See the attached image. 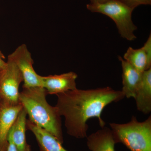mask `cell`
Segmentation results:
<instances>
[{"label":"cell","instance_id":"2","mask_svg":"<svg viewBox=\"0 0 151 151\" xmlns=\"http://www.w3.org/2000/svg\"><path fill=\"white\" fill-rule=\"evenodd\" d=\"M47 93L42 86L24 88L19 93L20 103L27 113L29 120L63 143L61 116L56 107L46 100Z\"/></svg>","mask_w":151,"mask_h":151},{"label":"cell","instance_id":"4","mask_svg":"<svg viewBox=\"0 0 151 151\" xmlns=\"http://www.w3.org/2000/svg\"><path fill=\"white\" fill-rule=\"evenodd\" d=\"M86 6L92 12L103 14L111 18L115 22L122 37L129 41L137 38L134 32L137 27L132 19L134 9L119 0H110L103 4L89 3Z\"/></svg>","mask_w":151,"mask_h":151},{"label":"cell","instance_id":"9","mask_svg":"<svg viewBox=\"0 0 151 151\" xmlns=\"http://www.w3.org/2000/svg\"><path fill=\"white\" fill-rule=\"evenodd\" d=\"M124 59L133 67L143 72L151 68V36L140 48L129 47L124 55Z\"/></svg>","mask_w":151,"mask_h":151},{"label":"cell","instance_id":"12","mask_svg":"<svg viewBox=\"0 0 151 151\" xmlns=\"http://www.w3.org/2000/svg\"><path fill=\"white\" fill-rule=\"evenodd\" d=\"M87 147L91 151H115L116 144L111 129L104 127L87 137Z\"/></svg>","mask_w":151,"mask_h":151},{"label":"cell","instance_id":"5","mask_svg":"<svg viewBox=\"0 0 151 151\" xmlns=\"http://www.w3.org/2000/svg\"><path fill=\"white\" fill-rule=\"evenodd\" d=\"M23 78L18 68L8 58L0 76V95L4 103L11 105L21 104L19 87Z\"/></svg>","mask_w":151,"mask_h":151},{"label":"cell","instance_id":"14","mask_svg":"<svg viewBox=\"0 0 151 151\" xmlns=\"http://www.w3.org/2000/svg\"><path fill=\"white\" fill-rule=\"evenodd\" d=\"M27 116L23 107L9 134L18 151H31L30 146L27 142L26 137Z\"/></svg>","mask_w":151,"mask_h":151},{"label":"cell","instance_id":"20","mask_svg":"<svg viewBox=\"0 0 151 151\" xmlns=\"http://www.w3.org/2000/svg\"><path fill=\"white\" fill-rule=\"evenodd\" d=\"M2 71H1V72H0V76H1V73Z\"/></svg>","mask_w":151,"mask_h":151},{"label":"cell","instance_id":"7","mask_svg":"<svg viewBox=\"0 0 151 151\" xmlns=\"http://www.w3.org/2000/svg\"><path fill=\"white\" fill-rule=\"evenodd\" d=\"M78 76L70 71L59 74L42 76V87L47 94L51 95L64 93L77 89L76 80Z\"/></svg>","mask_w":151,"mask_h":151},{"label":"cell","instance_id":"6","mask_svg":"<svg viewBox=\"0 0 151 151\" xmlns=\"http://www.w3.org/2000/svg\"><path fill=\"white\" fill-rule=\"evenodd\" d=\"M16 64L23 78L24 88L42 86V76L38 75L34 69L33 60L26 45L18 47L9 56Z\"/></svg>","mask_w":151,"mask_h":151},{"label":"cell","instance_id":"13","mask_svg":"<svg viewBox=\"0 0 151 151\" xmlns=\"http://www.w3.org/2000/svg\"><path fill=\"white\" fill-rule=\"evenodd\" d=\"M137 109L144 114L151 112V68L144 71L134 97Z\"/></svg>","mask_w":151,"mask_h":151},{"label":"cell","instance_id":"15","mask_svg":"<svg viewBox=\"0 0 151 151\" xmlns=\"http://www.w3.org/2000/svg\"><path fill=\"white\" fill-rule=\"evenodd\" d=\"M131 8L134 9L138 6L142 5L151 4V0H119Z\"/></svg>","mask_w":151,"mask_h":151},{"label":"cell","instance_id":"10","mask_svg":"<svg viewBox=\"0 0 151 151\" xmlns=\"http://www.w3.org/2000/svg\"><path fill=\"white\" fill-rule=\"evenodd\" d=\"M122 68V92L125 97L134 98L135 93L142 81L143 72L137 70L122 58L119 56Z\"/></svg>","mask_w":151,"mask_h":151},{"label":"cell","instance_id":"3","mask_svg":"<svg viewBox=\"0 0 151 151\" xmlns=\"http://www.w3.org/2000/svg\"><path fill=\"white\" fill-rule=\"evenodd\" d=\"M116 144L122 143L130 151H151V116L139 122L133 116L126 124L110 123Z\"/></svg>","mask_w":151,"mask_h":151},{"label":"cell","instance_id":"16","mask_svg":"<svg viewBox=\"0 0 151 151\" xmlns=\"http://www.w3.org/2000/svg\"><path fill=\"white\" fill-rule=\"evenodd\" d=\"M8 145L6 151H18L9 134L8 135Z\"/></svg>","mask_w":151,"mask_h":151},{"label":"cell","instance_id":"19","mask_svg":"<svg viewBox=\"0 0 151 151\" xmlns=\"http://www.w3.org/2000/svg\"><path fill=\"white\" fill-rule=\"evenodd\" d=\"M2 103V100L1 97V95H0V107H1Z\"/></svg>","mask_w":151,"mask_h":151},{"label":"cell","instance_id":"18","mask_svg":"<svg viewBox=\"0 0 151 151\" xmlns=\"http://www.w3.org/2000/svg\"><path fill=\"white\" fill-rule=\"evenodd\" d=\"M90 3H98V4H103L110 1V0H90Z\"/></svg>","mask_w":151,"mask_h":151},{"label":"cell","instance_id":"11","mask_svg":"<svg viewBox=\"0 0 151 151\" xmlns=\"http://www.w3.org/2000/svg\"><path fill=\"white\" fill-rule=\"evenodd\" d=\"M27 129L33 134L40 151H68L54 136L37 127L29 119L27 121Z\"/></svg>","mask_w":151,"mask_h":151},{"label":"cell","instance_id":"8","mask_svg":"<svg viewBox=\"0 0 151 151\" xmlns=\"http://www.w3.org/2000/svg\"><path fill=\"white\" fill-rule=\"evenodd\" d=\"M21 104L11 105L2 101L0 107V151H6L11 128L22 109Z\"/></svg>","mask_w":151,"mask_h":151},{"label":"cell","instance_id":"1","mask_svg":"<svg viewBox=\"0 0 151 151\" xmlns=\"http://www.w3.org/2000/svg\"><path fill=\"white\" fill-rule=\"evenodd\" d=\"M56 107L59 115L64 117L67 134L81 139L86 138L88 120L97 118L101 128L105 123L101 118L104 108L113 102L124 99L122 91L107 87L79 89L58 94Z\"/></svg>","mask_w":151,"mask_h":151},{"label":"cell","instance_id":"17","mask_svg":"<svg viewBox=\"0 0 151 151\" xmlns=\"http://www.w3.org/2000/svg\"><path fill=\"white\" fill-rule=\"evenodd\" d=\"M6 63L3 61L0 58V72H1L3 69L5 67Z\"/></svg>","mask_w":151,"mask_h":151}]
</instances>
